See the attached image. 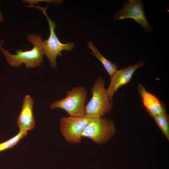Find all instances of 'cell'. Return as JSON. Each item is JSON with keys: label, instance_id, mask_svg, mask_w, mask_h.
<instances>
[{"label": "cell", "instance_id": "52a82bcc", "mask_svg": "<svg viewBox=\"0 0 169 169\" xmlns=\"http://www.w3.org/2000/svg\"><path fill=\"white\" fill-rule=\"evenodd\" d=\"M114 21L127 18L134 19L146 32L152 33L153 29L148 23L145 14L143 2L140 0H129L114 14Z\"/></svg>", "mask_w": 169, "mask_h": 169}, {"label": "cell", "instance_id": "8992f818", "mask_svg": "<svg viewBox=\"0 0 169 169\" xmlns=\"http://www.w3.org/2000/svg\"><path fill=\"white\" fill-rule=\"evenodd\" d=\"M90 119L85 115L62 118L60 129L66 141L72 144L80 142L82 133Z\"/></svg>", "mask_w": 169, "mask_h": 169}, {"label": "cell", "instance_id": "6da1fadb", "mask_svg": "<svg viewBox=\"0 0 169 169\" xmlns=\"http://www.w3.org/2000/svg\"><path fill=\"white\" fill-rule=\"evenodd\" d=\"M28 42L33 45L31 49L22 51L20 49H16V54H12L2 47L3 39L0 42V50L11 66L14 67H20L24 64L27 68L39 67L43 62L44 53L42 47L43 41L40 35L29 34L27 36Z\"/></svg>", "mask_w": 169, "mask_h": 169}, {"label": "cell", "instance_id": "30bf717a", "mask_svg": "<svg viewBox=\"0 0 169 169\" xmlns=\"http://www.w3.org/2000/svg\"><path fill=\"white\" fill-rule=\"evenodd\" d=\"M33 100L29 95L24 97L22 109L17 120L20 131H28L35 127L33 111Z\"/></svg>", "mask_w": 169, "mask_h": 169}, {"label": "cell", "instance_id": "5bb4252c", "mask_svg": "<svg viewBox=\"0 0 169 169\" xmlns=\"http://www.w3.org/2000/svg\"><path fill=\"white\" fill-rule=\"evenodd\" d=\"M23 3H27L29 5H35L40 2H45L48 3H54L56 4H60L62 3L63 1L59 0H24L22 1Z\"/></svg>", "mask_w": 169, "mask_h": 169}, {"label": "cell", "instance_id": "5b68a950", "mask_svg": "<svg viewBox=\"0 0 169 169\" xmlns=\"http://www.w3.org/2000/svg\"><path fill=\"white\" fill-rule=\"evenodd\" d=\"M115 126L111 120L102 117L91 118L81 134L82 137L90 139L95 142L104 143L115 133Z\"/></svg>", "mask_w": 169, "mask_h": 169}, {"label": "cell", "instance_id": "3957f363", "mask_svg": "<svg viewBox=\"0 0 169 169\" xmlns=\"http://www.w3.org/2000/svg\"><path fill=\"white\" fill-rule=\"evenodd\" d=\"M26 7L40 9L47 18L50 33L48 38L43 42V51L44 54L47 57L51 67L55 69L57 67L56 59L58 56L61 55V52L63 50L71 51L74 47V43L63 44L59 40L55 32V23L49 18L47 14L48 7L44 8L38 5L37 6L28 5Z\"/></svg>", "mask_w": 169, "mask_h": 169}, {"label": "cell", "instance_id": "8fae6325", "mask_svg": "<svg viewBox=\"0 0 169 169\" xmlns=\"http://www.w3.org/2000/svg\"><path fill=\"white\" fill-rule=\"evenodd\" d=\"M87 45L89 49L92 51L91 53V54L97 58L101 62L110 75V77L112 76L117 70L118 66L105 58L100 52L91 41L88 42Z\"/></svg>", "mask_w": 169, "mask_h": 169}, {"label": "cell", "instance_id": "7a4b0ae2", "mask_svg": "<svg viewBox=\"0 0 169 169\" xmlns=\"http://www.w3.org/2000/svg\"><path fill=\"white\" fill-rule=\"evenodd\" d=\"M105 84L104 79L99 77L91 89V97L85 108V115L90 118L102 117L113 108Z\"/></svg>", "mask_w": 169, "mask_h": 169}, {"label": "cell", "instance_id": "9a60e30c", "mask_svg": "<svg viewBox=\"0 0 169 169\" xmlns=\"http://www.w3.org/2000/svg\"><path fill=\"white\" fill-rule=\"evenodd\" d=\"M3 21V18L1 11L0 10V22H2Z\"/></svg>", "mask_w": 169, "mask_h": 169}, {"label": "cell", "instance_id": "ba28073f", "mask_svg": "<svg viewBox=\"0 0 169 169\" xmlns=\"http://www.w3.org/2000/svg\"><path fill=\"white\" fill-rule=\"evenodd\" d=\"M145 63L143 60L138 61L133 65L117 70L110 77V82L107 90L110 100L111 103L115 93L122 86L128 83L134 73L139 68L143 67Z\"/></svg>", "mask_w": 169, "mask_h": 169}, {"label": "cell", "instance_id": "4fadbf2b", "mask_svg": "<svg viewBox=\"0 0 169 169\" xmlns=\"http://www.w3.org/2000/svg\"><path fill=\"white\" fill-rule=\"evenodd\" d=\"M27 131H20L15 136L9 140L0 143V152L13 148L27 134Z\"/></svg>", "mask_w": 169, "mask_h": 169}, {"label": "cell", "instance_id": "7c38bea8", "mask_svg": "<svg viewBox=\"0 0 169 169\" xmlns=\"http://www.w3.org/2000/svg\"><path fill=\"white\" fill-rule=\"evenodd\" d=\"M153 118L164 135L169 140V125L168 114L165 112L155 116Z\"/></svg>", "mask_w": 169, "mask_h": 169}, {"label": "cell", "instance_id": "277c9868", "mask_svg": "<svg viewBox=\"0 0 169 169\" xmlns=\"http://www.w3.org/2000/svg\"><path fill=\"white\" fill-rule=\"evenodd\" d=\"M87 98V91L84 87H76L67 91L64 98L52 103L50 108L51 109H61L70 116H82L85 115Z\"/></svg>", "mask_w": 169, "mask_h": 169}, {"label": "cell", "instance_id": "9c48e42d", "mask_svg": "<svg viewBox=\"0 0 169 169\" xmlns=\"http://www.w3.org/2000/svg\"><path fill=\"white\" fill-rule=\"evenodd\" d=\"M138 91L141 96L144 106L152 117L154 118L166 112L163 103L156 96L147 92L141 84H138Z\"/></svg>", "mask_w": 169, "mask_h": 169}]
</instances>
